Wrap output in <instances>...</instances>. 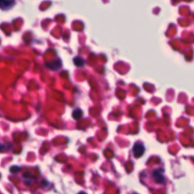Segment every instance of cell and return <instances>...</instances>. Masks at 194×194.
<instances>
[{
	"instance_id": "9c48e42d",
	"label": "cell",
	"mask_w": 194,
	"mask_h": 194,
	"mask_svg": "<svg viewBox=\"0 0 194 194\" xmlns=\"http://www.w3.org/2000/svg\"><path fill=\"white\" fill-rule=\"evenodd\" d=\"M133 194H137V193H133Z\"/></svg>"
},
{
	"instance_id": "5b68a950",
	"label": "cell",
	"mask_w": 194,
	"mask_h": 194,
	"mask_svg": "<svg viewBox=\"0 0 194 194\" xmlns=\"http://www.w3.org/2000/svg\"><path fill=\"white\" fill-rule=\"evenodd\" d=\"M74 63L77 67H82L85 64V62H84V58H82L81 57L74 58Z\"/></svg>"
},
{
	"instance_id": "7a4b0ae2",
	"label": "cell",
	"mask_w": 194,
	"mask_h": 194,
	"mask_svg": "<svg viewBox=\"0 0 194 194\" xmlns=\"http://www.w3.org/2000/svg\"><path fill=\"white\" fill-rule=\"evenodd\" d=\"M152 176H153V178L155 181V182L158 183H164L165 181V177L162 175L161 172H159V171H155L152 174Z\"/></svg>"
},
{
	"instance_id": "3957f363",
	"label": "cell",
	"mask_w": 194,
	"mask_h": 194,
	"mask_svg": "<svg viewBox=\"0 0 194 194\" xmlns=\"http://www.w3.org/2000/svg\"><path fill=\"white\" fill-rule=\"evenodd\" d=\"M15 4L14 1H7V0H0V9H6L11 8L13 5Z\"/></svg>"
},
{
	"instance_id": "8992f818",
	"label": "cell",
	"mask_w": 194,
	"mask_h": 194,
	"mask_svg": "<svg viewBox=\"0 0 194 194\" xmlns=\"http://www.w3.org/2000/svg\"><path fill=\"white\" fill-rule=\"evenodd\" d=\"M82 114H83L82 111H80V109H75V110L73 112L72 116L74 119L78 120L82 117Z\"/></svg>"
},
{
	"instance_id": "52a82bcc",
	"label": "cell",
	"mask_w": 194,
	"mask_h": 194,
	"mask_svg": "<svg viewBox=\"0 0 194 194\" xmlns=\"http://www.w3.org/2000/svg\"><path fill=\"white\" fill-rule=\"evenodd\" d=\"M10 171H11V172H12V173H17V172H18L20 171V168H19L18 166H12L11 168V169H10Z\"/></svg>"
},
{
	"instance_id": "ba28073f",
	"label": "cell",
	"mask_w": 194,
	"mask_h": 194,
	"mask_svg": "<svg viewBox=\"0 0 194 194\" xmlns=\"http://www.w3.org/2000/svg\"><path fill=\"white\" fill-rule=\"evenodd\" d=\"M78 194H86V193H84V192H80V193H79Z\"/></svg>"
},
{
	"instance_id": "277c9868",
	"label": "cell",
	"mask_w": 194,
	"mask_h": 194,
	"mask_svg": "<svg viewBox=\"0 0 194 194\" xmlns=\"http://www.w3.org/2000/svg\"><path fill=\"white\" fill-rule=\"evenodd\" d=\"M47 66L48 67V68L52 69V70H57V69H58L61 67V64H62V63H61V62L60 61H52V62H47Z\"/></svg>"
},
{
	"instance_id": "6da1fadb",
	"label": "cell",
	"mask_w": 194,
	"mask_h": 194,
	"mask_svg": "<svg viewBox=\"0 0 194 194\" xmlns=\"http://www.w3.org/2000/svg\"><path fill=\"white\" fill-rule=\"evenodd\" d=\"M133 151H134V154L135 157L139 158L144 155L145 148L142 144H136L133 148Z\"/></svg>"
}]
</instances>
